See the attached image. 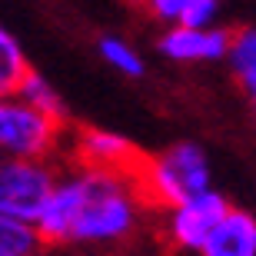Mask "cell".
<instances>
[{"mask_svg":"<svg viewBox=\"0 0 256 256\" xmlns=\"http://www.w3.org/2000/svg\"><path fill=\"white\" fill-rule=\"evenodd\" d=\"M156 210L136 173H110L90 166H60L57 186L37 216L44 246L54 250H120L140 246L156 233Z\"/></svg>","mask_w":256,"mask_h":256,"instance_id":"6da1fadb","label":"cell"},{"mask_svg":"<svg viewBox=\"0 0 256 256\" xmlns=\"http://www.w3.org/2000/svg\"><path fill=\"white\" fill-rule=\"evenodd\" d=\"M136 180H140L146 200L153 203V210L163 213V210L180 206L186 200L213 190V166L200 143L180 140L146 156L143 166L136 170Z\"/></svg>","mask_w":256,"mask_h":256,"instance_id":"7a4b0ae2","label":"cell"},{"mask_svg":"<svg viewBox=\"0 0 256 256\" xmlns=\"http://www.w3.org/2000/svg\"><path fill=\"white\" fill-rule=\"evenodd\" d=\"M64 124L37 114L20 96H0V156L60 160Z\"/></svg>","mask_w":256,"mask_h":256,"instance_id":"3957f363","label":"cell"},{"mask_svg":"<svg viewBox=\"0 0 256 256\" xmlns=\"http://www.w3.org/2000/svg\"><path fill=\"white\" fill-rule=\"evenodd\" d=\"M230 213V200L220 190L200 193L180 206H170L156 216V236L166 246V253L176 256H200L220 220Z\"/></svg>","mask_w":256,"mask_h":256,"instance_id":"277c9868","label":"cell"},{"mask_svg":"<svg viewBox=\"0 0 256 256\" xmlns=\"http://www.w3.org/2000/svg\"><path fill=\"white\" fill-rule=\"evenodd\" d=\"M57 160H17L0 156V213L37 223L40 210L47 206L57 186Z\"/></svg>","mask_w":256,"mask_h":256,"instance_id":"5b68a950","label":"cell"},{"mask_svg":"<svg viewBox=\"0 0 256 256\" xmlns=\"http://www.w3.org/2000/svg\"><path fill=\"white\" fill-rule=\"evenodd\" d=\"M146 160V153L124 133L84 126L70 140V163L90 166V170H110V173H136Z\"/></svg>","mask_w":256,"mask_h":256,"instance_id":"8992f818","label":"cell"},{"mask_svg":"<svg viewBox=\"0 0 256 256\" xmlns=\"http://www.w3.org/2000/svg\"><path fill=\"white\" fill-rule=\"evenodd\" d=\"M233 34L223 27H170L160 37V54L173 64H216L230 57Z\"/></svg>","mask_w":256,"mask_h":256,"instance_id":"52a82bcc","label":"cell"},{"mask_svg":"<svg viewBox=\"0 0 256 256\" xmlns=\"http://www.w3.org/2000/svg\"><path fill=\"white\" fill-rule=\"evenodd\" d=\"M200 256H256V216L250 210L230 206Z\"/></svg>","mask_w":256,"mask_h":256,"instance_id":"ba28073f","label":"cell"},{"mask_svg":"<svg viewBox=\"0 0 256 256\" xmlns=\"http://www.w3.org/2000/svg\"><path fill=\"white\" fill-rule=\"evenodd\" d=\"M153 17L170 27H216L220 0H140Z\"/></svg>","mask_w":256,"mask_h":256,"instance_id":"9c48e42d","label":"cell"},{"mask_svg":"<svg viewBox=\"0 0 256 256\" xmlns=\"http://www.w3.org/2000/svg\"><path fill=\"white\" fill-rule=\"evenodd\" d=\"M30 70L34 66L20 47V40L7 27H0V96H17Z\"/></svg>","mask_w":256,"mask_h":256,"instance_id":"30bf717a","label":"cell"},{"mask_svg":"<svg viewBox=\"0 0 256 256\" xmlns=\"http://www.w3.org/2000/svg\"><path fill=\"white\" fill-rule=\"evenodd\" d=\"M40 250L44 240L30 220L0 213V256H37Z\"/></svg>","mask_w":256,"mask_h":256,"instance_id":"8fae6325","label":"cell"},{"mask_svg":"<svg viewBox=\"0 0 256 256\" xmlns=\"http://www.w3.org/2000/svg\"><path fill=\"white\" fill-rule=\"evenodd\" d=\"M230 70L236 76L250 96L256 94V27H240L233 30V44H230Z\"/></svg>","mask_w":256,"mask_h":256,"instance_id":"7c38bea8","label":"cell"},{"mask_svg":"<svg viewBox=\"0 0 256 256\" xmlns=\"http://www.w3.org/2000/svg\"><path fill=\"white\" fill-rule=\"evenodd\" d=\"M20 100L27 106H34L37 114L50 116V120H57V124H66V106H64V96L57 94V86L50 84L47 76H40L37 70H30V76L24 80L20 86Z\"/></svg>","mask_w":256,"mask_h":256,"instance_id":"4fadbf2b","label":"cell"},{"mask_svg":"<svg viewBox=\"0 0 256 256\" xmlns=\"http://www.w3.org/2000/svg\"><path fill=\"white\" fill-rule=\"evenodd\" d=\"M96 54H100V60L110 70H116V74H124V76H143L146 74L143 57L136 54V47H133L130 40L116 37V34H106V37L96 40Z\"/></svg>","mask_w":256,"mask_h":256,"instance_id":"5bb4252c","label":"cell"},{"mask_svg":"<svg viewBox=\"0 0 256 256\" xmlns=\"http://www.w3.org/2000/svg\"><path fill=\"white\" fill-rule=\"evenodd\" d=\"M250 100H253V104H256V94H253V96H250Z\"/></svg>","mask_w":256,"mask_h":256,"instance_id":"9a60e30c","label":"cell"}]
</instances>
